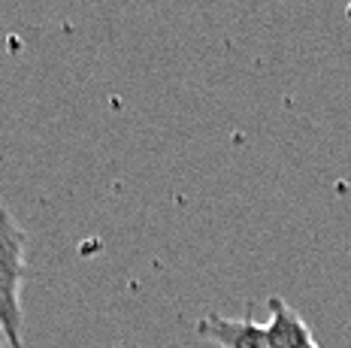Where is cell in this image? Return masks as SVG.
Segmentation results:
<instances>
[{
    "instance_id": "cell-1",
    "label": "cell",
    "mask_w": 351,
    "mask_h": 348,
    "mask_svg": "<svg viewBox=\"0 0 351 348\" xmlns=\"http://www.w3.org/2000/svg\"><path fill=\"white\" fill-rule=\"evenodd\" d=\"M27 234L0 200V336L10 348H25L21 282L27 270Z\"/></svg>"
},
{
    "instance_id": "cell-2",
    "label": "cell",
    "mask_w": 351,
    "mask_h": 348,
    "mask_svg": "<svg viewBox=\"0 0 351 348\" xmlns=\"http://www.w3.org/2000/svg\"><path fill=\"white\" fill-rule=\"evenodd\" d=\"M197 336L218 348H269L267 330L248 312L245 318H224V315H203L194 324Z\"/></svg>"
},
{
    "instance_id": "cell-3",
    "label": "cell",
    "mask_w": 351,
    "mask_h": 348,
    "mask_svg": "<svg viewBox=\"0 0 351 348\" xmlns=\"http://www.w3.org/2000/svg\"><path fill=\"white\" fill-rule=\"evenodd\" d=\"M269 348H309L315 345L312 330L282 297H269V318L263 324Z\"/></svg>"
},
{
    "instance_id": "cell-4",
    "label": "cell",
    "mask_w": 351,
    "mask_h": 348,
    "mask_svg": "<svg viewBox=\"0 0 351 348\" xmlns=\"http://www.w3.org/2000/svg\"><path fill=\"white\" fill-rule=\"evenodd\" d=\"M309 348H321V345H318V343H315V345H309Z\"/></svg>"
},
{
    "instance_id": "cell-5",
    "label": "cell",
    "mask_w": 351,
    "mask_h": 348,
    "mask_svg": "<svg viewBox=\"0 0 351 348\" xmlns=\"http://www.w3.org/2000/svg\"><path fill=\"white\" fill-rule=\"evenodd\" d=\"M0 348H3V343H0Z\"/></svg>"
},
{
    "instance_id": "cell-6",
    "label": "cell",
    "mask_w": 351,
    "mask_h": 348,
    "mask_svg": "<svg viewBox=\"0 0 351 348\" xmlns=\"http://www.w3.org/2000/svg\"><path fill=\"white\" fill-rule=\"evenodd\" d=\"M115 348H121V345H115Z\"/></svg>"
}]
</instances>
